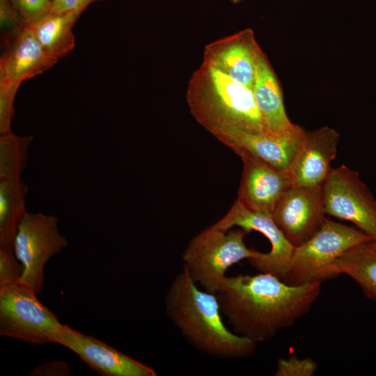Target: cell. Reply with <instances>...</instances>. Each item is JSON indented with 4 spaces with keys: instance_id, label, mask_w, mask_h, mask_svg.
<instances>
[{
    "instance_id": "1",
    "label": "cell",
    "mask_w": 376,
    "mask_h": 376,
    "mask_svg": "<svg viewBox=\"0 0 376 376\" xmlns=\"http://www.w3.org/2000/svg\"><path fill=\"white\" fill-rule=\"evenodd\" d=\"M322 282L293 285L269 273L226 276L216 292L234 333L256 343L292 325L311 308Z\"/></svg>"
},
{
    "instance_id": "2",
    "label": "cell",
    "mask_w": 376,
    "mask_h": 376,
    "mask_svg": "<svg viewBox=\"0 0 376 376\" xmlns=\"http://www.w3.org/2000/svg\"><path fill=\"white\" fill-rule=\"evenodd\" d=\"M164 304L168 318L197 350L224 359L254 353L258 343L228 330L216 294L200 290L185 269L171 283Z\"/></svg>"
},
{
    "instance_id": "3",
    "label": "cell",
    "mask_w": 376,
    "mask_h": 376,
    "mask_svg": "<svg viewBox=\"0 0 376 376\" xmlns=\"http://www.w3.org/2000/svg\"><path fill=\"white\" fill-rule=\"evenodd\" d=\"M195 120L213 136L228 130L267 133L253 91L202 62L187 84Z\"/></svg>"
},
{
    "instance_id": "4",
    "label": "cell",
    "mask_w": 376,
    "mask_h": 376,
    "mask_svg": "<svg viewBox=\"0 0 376 376\" xmlns=\"http://www.w3.org/2000/svg\"><path fill=\"white\" fill-rule=\"evenodd\" d=\"M248 233L241 228L230 231L213 225L207 228L188 243L182 255V269L203 290L215 294L230 267L258 255L244 243Z\"/></svg>"
},
{
    "instance_id": "5",
    "label": "cell",
    "mask_w": 376,
    "mask_h": 376,
    "mask_svg": "<svg viewBox=\"0 0 376 376\" xmlns=\"http://www.w3.org/2000/svg\"><path fill=\"white\" fill-rule=\"evenodd\" d=\"M373 240L357 227L327 218L313 235L294 247L283 281L298 285L334 278L338 259L350 249Z\"/></svg>"
},
{
    "instance_id": "6",
    "label": "cell",
    "mask_w": 376,
    "mask_h": 376,
    "mask_svg": "<svg viewBox=\"0 0 376 376\" xmlns=\"http://www.w3.org/2000/svg\"><path fill=\"white\" fill-rule=\"evenodd\" d=\"M63 327L30 285L19 281L0 288L1 336L36 345L55 343Z\"/></svg>"
},
{
    "instance_id": "7",
    "label": "cell",
    "mask_w": 376,
    "mask_h": 376,
    "mask_svg": "<svg viewBox=\"0 0 376 376\" xmlns=\"http://www.w3.org/2000/svg\"><path fill=\"white\" fill-rule=\"evenodd\" d=\"M58 221L54 215L26 212L17 228L14 253L24 269L19 282L32 287L37 295L43 290L45 265L68 243L58 230Z\"/></svg>"
},
{
    "instance_id": "8",
    "label": "cell",
    "mask_w": 376,
    "mask_h": 376,
    "mask_svg": "<svg viewBox=\"0 0 376 376\" xmlns=\"http://www.w3.org/2000/svg\"><path fill=\"white\" fill-rule=\"evenodd\" d=\"M321 191L326 214L351 221L376 240V198L356 171L345 165L332 169Z\"/></svg>"
},
{
    "instance_id": "9",
    "label": "cell",
    "mask_w": 376,
    "mask_h": 376,
    "mask_svg": "<svg viewBox=\"0 0 376 376\" xmlns=\"http://www.w3.org/2000/svg\"><path fill=\"white\" fill-rule=\"evenodd\" d=\"M213 226L224 231L238 226L247 233L256 230L265 235L271 244V250L267 253L259 252L257 257L248 261L260 272L272 274L283 279L294 246L287 240L271 214L249 210L236 200L226 214Z\"/></svg>"
},
{
    "instance_id": "10",
    "label": "cell",
    "mask_w": 376,
    "mask_h": 376,
    "mask_svg": "<svg viewBox=\"0 0 376 376\" xmlns=\"http://www.w3.org/2000/svg\"><path fill=\"white\" fill-rule=\"evenodd\" d=\"M321 186H292L273 210L272 218L294 247L308 240L327 219Z\"/></svg>"
},
{
    "instance_id": "11",
    "label": "cell",
    "mask_w": 376,
    "mask_h": 376,
    "mask_svg": "<svg viewBox=\"0 0 376 376\" xmlns=\"http://www.w3.org/2000/svg\"><path fill=\"white\" fill-rule=\"evenodd\" d=\"M234 152L242 162L237 200L249 210L272 215L280 198L293 186L288 170L276 169L244 150Z\"/></svg>"
},
{
    "instance_id": "12",
    "label": "cell",
    "mask_w": 376,
    "mask_h": 376,
    "mask_svg": "<svg viewBox=\"0 0 376 376\" xmlns=\"http://www.w3.org/2000/svg\"><path fill=\"white\" fill-rule=\"evenodd\" d=\"M260 49L254 31L247 28L207 44L203 63L253 91Z\"/></svg>"
},
{
    "instance_id": "13",
    "label": "cell",
    "mask_w": 376,
    "mask_h": 376,
    "mask_svg": "<svg viewBox=\"0 0 376 376\" xmlns=\"http://www.w3.org/2000/svg\"><path fill=\"white\" fill-rule=\"evenodd\" d=\"M55 343L75 352L93 370L104 376L157 375L152 368L65 324Z\"/></svg>"
},
{
    "instance_id": "14",
    "label": "cell",
    "mask_w": 376,
    "mask_h": 376,
    "mask_svg": "<svg viewBox=\"0 0 376 376\" xmlns=\"http://www.w3.org/2000/svg\"><path fill=\"white\" fill-rule=\"evenodd\" d=\"M340 134L334 128L323 126L305 131L288 172L293 186H321L332 168Z\"/></svg>"
},
{
    "instance_id": "15",
    "label": "cell",
    "mask_w": 376,
    "mask_h": 376,
    "mask_svg": "<svg viewBox=\"0 0 376 376\" xmlns=\"http://www.w3.org/2000/svg\"><path fill=\"white\" fill-rule=\"evenodd\" d=\"M0 86H15L52 68L56 63L45 52L30 28L2 37Z\"/></svg>"
},
{
    "instance_id": "16",
    "label": "cell",
    "mask_w": 376,
    "mask_h": 376,
    "mask_svg": "<svg viewBox=\"0 0 376 376\" xmlns=\"http://www.w3.org/2000/svg\"><path fill=\"white\" fill-rule=\"evenodd\" d=\"M304 133L301 127L283 136L228 130L214 136L233 151L244 150L276 169L288 170Z\"/></svg>"
},
{
    "instance_id": "17",
    "label": "cell",
    "mask_w": 376,
    "mask_h": 376,
    "mask_svg": "<svg viewBox=\"0 0 376 376\" xmlns=\"http://www.w3.org/2000/svg\"><path fill=\"white\" fill-rule=\"evenodd\" d=\"M253 93L267 133L283 136L301 127L288 117L279 80L261 48L258 54Z\"/></svg>"
},
{
    "instance_id": "18",
    "label": "cell",
    "mask_w": 376,
    "mask_h": 376,
    "mask_svg": "<svg viewBox=\"0 0 376 376\" xmlns=\"http://www.w3.org/2000/svg\"><path fill=\"white\" fill-rule=\"evenodd\" d=\"M29 189L21 179L0 180V249L14 253L18 226L27 212Z\"/></svg>"
},
{
    "instance_id": "19",
    "label": "cell",
    "mask_w": 376,
    "mask_h": 376,
    "mask_svg": "<svg viewBox=\"0 0 376 376\" xmlns=\"http://www.w3.org/2000/svg\"><path fill=\"white\" fill-rule=\"evenodd\" d=\"M77 19L74 11L64 14L51 13L29 28L46 54L56 63L75 47L72 28Z\"/></svg>"
},
{
    "instance_id": "20",
    "label": "cell",
    "mask_w": 376,
    "mask_h": 376,
    "mask_svg": "<svg viewBox=\"0 0 376 376\" xmlns=\"http://www.w3.org/2000/svg\"><path fill=\"white\" fill-rule=\"evenodd\" d=\"M334 272L336 276H350L368 298L376 301V250L373 240L347 251L335 263Z\"/></svg>"
},
{
    "instance_id": "21",
    "label": "cell",
    "mask_w": 376,
    "mask_h": 376,
    "mask_svg": "<svg viewBox=\"0 0 376 376\" xmlns=\"http://www.w3.org/2000/svg\"><path fill=\"white\" fill-rule=\"evenodd\" d=\"M32 135L19 136L12 132L0 136V180L21 178L27 163Z\"/></svg>"
},
{
    "instance_id": "22",
    "label": "cell",
    "mask_w": 376,
    "mask_h": 376,
    "mask_svg": "<svg viewBox=\"0 0 376 376\" xmlns=\"http://www.w3.org/2000/svg\"><path fill=\"white\" fill-rule=\"evenodd\" d=\"M25 26L30 27L51 14L52 0H10Z\"/></svg>"
},
{
    "instance_id": "23",
    "label": "cell",
    "mask_w": 376,
    "mask_h": 376,
    "mask_svg": "<svg viewBox=\"0 0 376 376\" xmlns=\"http://www.w3.org/2000/svg\"><path fill=\"white\" fill-rule=\"evenodd\" d=\"M318 369L315 361L310 358L300 359L291 356L277 361L276 376H313Z\"/></svg>"
},
{
    "instance_id": "24",
    "label": "cell",
    "mask_w": 376,
    "mask_h": 376,
    "mask_svg": "<svg viewBox=\"0 0 376 376\" xmlns=\"http://www.w3.org/2000/svg\"><path fill=\"white\" fill-rule=\"evenodd\" d=\"M23 272L15 253L0 249V288L19 282Z\"/></svg>"
},
{
    "instance_id": "25",
    "label": "cell",
    "mask_w": 376,
    "mask_h": 376,
    "mask_svg": "<svg viewBox=\"0 0 376 376\" xmlns=\"http://www.w3.org/2000/svg\"><path fill=\"white\" fill-rule=\"evenodd\" d=\"M19 88L15 86H0V134L11 131V122L13 119L14 101Z\"/></svg>"
},
{
    "instance_id": "26",
    "label": "cell",
    "mask_w": 376,
    "mask_h": 376,
    "mask_svg": "<svg viewBox=\"0 0 376 376\" xmlns=\"http://www.w3.org/2000/svg\"><path fill=\"white\" fill-rule=\"evenodd\" d=\"M0 24L2 37L10 35L25 26L10 0H0Z\"/></svg>"
},
{
    "instance_id": "27",
    "label": "cell",
    "mask_w": 376,
    "mask_h": 376,
    "mask_svg": "<svg viewBox=\"0 0 376 376\" xmlns=\"http://www.w3.org/2000/svg\"><path fill=\"white\" fill-rule=\"evenodd\" d=\"M30 375H70V370L64 361H52L36 368Z\"/></svg>"
},
{
    "instance_id": "28",
    "label": "cell",
    "mask_w": 376,
    "mask_h": 376,
    "mask_svg": "<svg viewBox=\"0 0 376 376\" xmlns=\"http://www.w3.org/2000/svg\"><path fill=\"white\" fill-rule=\"evenodd\" d=\"M80 0H52V14H64L74 11L77 8Z\"/></svg>"
},
{
    "instance_id": "29",
    "label": "cell",
    "mask_w": 376,
    "mask_h": 376,
    "mask_svg": "<svg viewBox=\"0 0 376 376\" xmlns=\"http://www.w3.org/2000/svg\"><path fill=\"white\" fill-rule=\"evenodd\" d=\"M95 1H99V0H80L77 8L74 12L77 18V19L79 18L80 15L88 6L89 4H91V3Z\"/></svg>"
},
{
    "instance_id": "30",
    "label": "cell",
    "mask_w": 376,
    "mask_h": 376,
    "mask_svg": "<svg viewBox=\"0 0 376 376\" xmlns=\"http://www.w3.org/2000/svg\"><path fill=\"white\" fill-rule=\"evenodd\" d=\"M241 0H230V1L233 3H237L240 1Z\"/></svg>"
},
{
    "instance_id": "31",
    "label": "cell",
    "mask_w": 376,
    "mask_h": 376,
    "mask_svg": "<svg viewBox=\"0 0 376 376\" xmlns=\"http://www.w3.org/2000/svg\"><path fill=\"white\" fill-rule=\"evenodd\" d=\"M373 246H374V247H375V249L376 250V240H373Z\"/></svg>"
}]
</instances>
